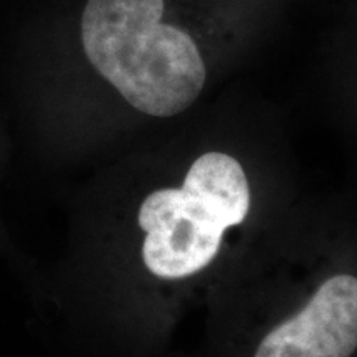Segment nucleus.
Listing matches in <instances>:
<instances>
[{
	"label": "nucleus",
	"instance_id": "1",
	"mask_svg": "<svg viewBox=\"0 0 357 357\" xmlns=\"http://www.w3.org/2000/svg\"><path fill=\"white\" fill-rule=\"evenodd\" d=\"M164 8V0H84L75 25L88 68L153 118L189 109L207 78L197 45L162 20Z\"/></svg>",
	"mask_w": 357,
	"mask_h": 357
},
{
	"label": "nucleus",
	"instance_id": "3",
	"mask_svg": "<svg viewBox=\"0 0 357 357\" xmlns=\"http://www.w3.org/2000/svg\"><path fill=\"white\" fill-rule=\"evenodd\" d=\"M357 351V275L337 273L310 303L265 334L253 357H352Z\"/></svg>",
	"mask_w": 357,
	"mask_h": 357
},
{
	"label": "nucleus",
	"instance_id": "2",
	"mask_svg": "<svg viewBox=\"0 0 357 357\" xmlns=\"http://www.w3.org/2000/svg\"><path fill=\"white\" fill-rule=\"evenodd\" d=\"M248 211L250 185L238 160L223 153L200 155L182 187L154 190L141 202L144 266L162 280L199 273L215 260L223 231L242 225Z\"/></svg>",
	"mask_w": 357,
	"mask_h": 357
}]
</instances>
